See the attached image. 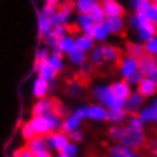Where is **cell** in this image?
<instances>
[{"instance_id":"7c38bea8","label":"cell","mask_w":157,"mask_h":157,"mask_svg":"<svg viewBox=\"0 0 157 157\" xmlns=\"http://www.w3.org/2000/svg\"><path fill=\"white\" fill-rule=\"evenodd\" d=\"M55 109V100L49 99L48 96L37 99L32 107V116H45L47 113L52 112Z\"/></svg>"},{"instance_id":"9f6ffc18","label":"cell","mask_w":157,"mask_h":157,"mask_svg":"<svg viewBox=\"0 0 157 157\" xmlns=\"http://www.w3.org/2000/svg\"><path fill=\"white\" fill-rule=\"evenodd\" d=\"M53 157H68V156H67L64 152H57V153H56V155H55Z\"/></svg>"},{"instance_id":"f35d334b","label":"cell","mask_w":157,"mask_h":157,"mask_svg":"<svg viewBox=\"0 0 157 157\" xmlns=\"http://www.w3.org/2000/svg\"><path fill=\"white\" fill-rule=\"evenodd\" d=\"M143 45H144L145 55H149V56L155 57L157 55V35H155V36L151 37L149 40L143 43Z\"/></svg>"},{"instance_id":"816d5d0a","label":"cell","mask_w":157,"mask_h":157,"mask_svg":"<svg viewBox=\"0 0 157 157\" xmlns=\"http://www.w3.org/2000/svg\"><path fill=\"white\" fill-rule=\"evenodd\" d=\"M33 157H53V155L48 151V149H45V151L39 152V153H36V155H33Z\"/></svg>"},{"instance_id":"91938a15","label":"cell","mask_w":157,"mask_h":157,"mask_svg":"<svg viewBox=\"0 0 157 157\" xmlns=\"http://www.w3.org/2000/svg\"><path fill=\"white\" fill-rule=\"evenodd\" d=\"M133 157H141V156L139 155V153H136V155H135V156H133Z\"/></svg>"},{"instance_id":"8992f818","label":"cell","mask_w":157,"mask_h":157,"mask_svg":"<svg viewBox=\"0 0 157 157\" xmlns=\"http://www.w3.org/2000/svg\"><path fill=\"white\" fill-rule=\"evenodd\" d=\"M117 69H119L120 77L123 80H127L129 76H132L133 73L139 71V60L125 55L117 63Z\"/></svg>"},{"instance_id":"6125c7cd","label":"cell","mask_w":157,"mask_h":157,"mask_svg":"<svg viewBox=\"0 0 157 157\" xmlns=\"http://www.w3.org/2000/svg\"><path fill=\"white\" fill-rule=\"evenodd\" d=\"M147 2H149V3H151V2H152V0H147Z\"/></svg>"},{"instance_id":"2e32d148","label":"cell","mask_w":157,"mask_h":157,"mask_svg":"<svg viewBox=\"0 0 157 157\" xmlns=\"http://www.w3.org/2000/svg\"><path fill=\"white\" fill-rule=\"evenodd\" d=\"M104 25L107 27L108 32L111 35H120L123 33L127 28V21L124 16H117V17H105Z\"/></svg>"},{"instance_id":"5bb4252c","label":"cell","mask_w":157,"mask_h":157,"mask_svg":"<svg viewBox=\"0 0 157 157\" xmlns=\"http://www.w3.org/2000/svg\"><path fill=\"white\" fill-rule=\"evenodd\" d=\"M105 17H117V16H124L125 13V7L121 4L119 0H109V2L101 3Z\"/></svg>"},{"instance_id":"7dc6e473","label":"cell","mask_w":157,"mask_h":157,"mask_svg":"<svg viewBox=\"0 0 157 157\" xmlns=\"http://www.w3.org/2000/svg\"><path fill=\"white\" fill-rule=\"evenodd\" d=\"M121 128L123 127H119V125H112L111 128H109L108 131V136L109 139H111L112 141H119V137H120V133H121Z\"/></svg>"},{"instance_id":"ab89813d","label":"cell","mask_w":157,"mask_h":157,"mask_svg":"<svg viewBox=\"0 0 157 157\" xmlns=\"http://www.w3.org/2000/svg\"><path fill=\"white\" fill-rule=\"evenodd\" d=\"M129 6L135 13H144L145 10L151 6V3L147 0H129Z\"/></svg>"},{"instance_id":"d590c367","label":"cell","mask_w":157,"mask_h":157,"mask_svg":"<svg viewBox=\"0 0 157 157\" xmlns=\"http://www.w3.org/2000/svg\"><path fill=\"white\" fill-rule=\"evenodd\" d=\"M125 127L135 129V131H144L145 127H147V123L141 119L140 115H129L127 119V123H125Z\"/></svg>"},{"instance_id":"681fc988","label":"cell","mask_w":157,"mask_h":157,"mask_svg":"<svg viewBox=\"0 0 157 157\" xmlns=\"http://www.w3.org/2000/svg\"><path fill=\"white\" fill-rule=\"evenodd\" d=\"M51 55V51L48 47H44V48L39 49L37 52V61H45L47 59H48V56Z\"/></svg>"},{"instance_id":"4dcf8cb0","label":"cell","mask_w":157,"mask_h":157,"mask_svg":"<svg viewBox=\"0 0 157 157\" xmlns=\"http://www.w3.org/2000/svg\"><path fill=\"white\" fill-rule=\"evenodd\" d=\"M88 64L91 67H101V65H104L103 48H101V44H96L95 48L88 53Z\"/></svg>"},{"instance_id":"1f68e13d","label":"cell","mask_w":157,"mask_h":157,"mask_svg":"<svg viewBox=\"0 0 157 157\" xmlns=\"http://www.w3.org/2000/svg\"><path fill=\"white\" fill-rule=\"evenodd\" d=\"M125 52H127V56L135 57V59H140L144 52V45L143 43L140 41H129L127 45H125Z\"/></svg>"},{"instance_id":"ba28073f","label":"cell","mask_w":157,"mask_h":157,"mask_svg":"<svg viewBox=\"0 0 157 157\" xmlns=\"http://www.w3.org/2000/svg\"><path fill=\"white\" fill-rule=\"evenodd\" d=\"M137 89L136 91L140 93L144 99H153L157 95V83H155L153 80H151L149 77L144 76L141 78V81L136 85Z\"/></svg>"},{"instance_id":"e575fe53","label":"cell","mask_w":157,"mask_h":157,"mask_svg":"<svg viewBox=\"0 0 157 157\" xmlns=\"http://www.w3.org/2000/svg\"><path fill=\"white\" fill-rule=\"evenodd\" d=\"M52 28H53L52 20H51L49 17H45V16H43L41 13H39L37 15V32H39V35L43 37Z\"/></svg>"},{"instance_id":"f1b7e54d","label":"cell","mask_w":157,"mask_h":157,"mask_svg":"<svg viewBox=\"0 0 157 157\" xmlns=\"http://www.w3.org/2000/svg\"><path fill=\"white\" fill-rule=\"evenodd\" d=\"M139 60V71L141 73L144 75V76H148L149 72H152L153 69L156 68V61H155V57L153 56H149V55H143L140 59H137Z\"/></svg>"},{"instance_id":"d6986e66","label":"cell","mask_w":157,"mask_h":157,"mask_svg":"<svg viewBox=\"0 0 157 157\" xmlns=\"http://www.w3.org/2000/svg\"><path fill=\"white\" fill-rule=\"evenodd\" d=\"M81 121L76 115H73V113H68V115H65L63 117V123H61V129L64 133L67 135H69V133H72L75 131H77V129L81 128Z\"/></svg>"},{"instance_id":"836d02e7","label":"cell","mask_w":157,"mask_h":157,"mask_svg":"<svg viewBox=\"0 0 157 157\" xmlns=\"http://www.w3.org/2000/svg\"><path fill=\"white\" fill-rule=\"evenodd\" d=\"M71 19H72V15H69V13H67L64 11L57 8V12L53 15V17L51 19V20H52L53 27H68Z\"/></svg>"},{"instance_id":"f5cc1de1","label":"cell","mask_w":157,"mask_h":157,"mask_svg":"<svg viewBox=\"0 0 157 157\" xmlns=\"http://www.w3.org/2000/svg\"><path fill=\"white\" fill-rule=\"evenodd\" d=\"M147 77H149L151 80H153L155 83H157V67L152 71V72H149V73H148V76H147Z\"/></svg>"},{"instance_id":"8d00e7d4","label":"cell","mask_w":157,"mask_h":157,"mask_svg":"<svg viewBox=\"0 0 157 157\" xmlns=\"http://www.w3.org/2000/svg\"><path fill=\"white\" fill-rule=\"evenodd\" d=\"M99 3L97 0H75V11L77 13H89V11L93 8V6Z\"/></svg>"},{"instance_id":"cb8c5ba5","label":"cell","mask_w":157,"mask_h":157,"mask_svg":"<svg viewBox=\"0 0 157 157\" xmlns=\"http://www.w3.org/2000/svg\"><path fill=\"white\" fill-rule=\"evenodd\" d=\"M128 113L124 108H117V109H111L108 111V117L107 121L111 123L112 125H119V127H123V125L127 123L128 119Z\"/></svg>"},{"instance_id":"484cf974","label":"cell","mask_w":157,"mask_h":157,"mask_svg":"<svg viewBox=\"0 0 157 157\" xmlns=\"http://www.w3.org/2000/svg\"><path fill=\"white\" fill-rule=\"evenodd\" d=\"M47 63H48L49 67L57 75L61 73V72H64V69H65V61H64V56H63L61 53L51 52L48 59H47Z\"/></svg>"},{"instance_id":"c3c4849f","label":"cell","mask_w":157,"mask_h":157,"mask_svg":"<svg viewBox=\"0 0 157 157\" xmlns=\"http://www.w3.org/2000/svg\"><path fill=\"white\" fill-rule=\"evenodd\" d=\"M148 152L152 157H157V136L149 139L148 141Z\"/></svg>"},{"instance_id":"4316f807","label":"cell","mask_w":157,"mask_h":157,"mask_svg":"<svg viewBox=\"0 0 157 157\" xmlns=\"http://www.w3.org/2000/svg\"><path fill=\"white\" fill-rule=\"evenodd\" d=\"M67 59H68V61L72 65L80 68V67H83V65H85L88 63V53H85V52H83V51L75 48L72 52H69L68 55H67Z\"/></svg>"},{"instance_id":"277c9868","label":"cell","mask_w":157,"mask_h":157,"mask_svg":"<svg viewBox=\"0 0 157 157\" xmlns=\"http://www.w3.org/2000/svg\"><path fill=\"white\" fill-rule=\"evenodd\" d=\"M117 143L123 144L133 151H137L147 144V135L144 131H135V129H131L124 125L121 128V133Z\"/></svg>"},{"instance_id":"d6a6232c","label":"cell","mask_w":157,"mask_h":157,"mask_svg":"<svg viewBox=\"0 0 157 157\" xmlns=\"http://www.w3.org/2000/svg\"><path fill=\"white\" fill-rule=\"evenodd\" d=\"M47 119V123H48V127H49V131L51 132H56V131H60L61 129V123H63V116L59 115L57 112H49L44 116Z\"/></svg>"},{"instance_id":"94428289","label":"cell","mask_w":157,"mask_h":157,"mask_svg":"<svg viewBox=\"0 0 157 157\" xmlns=\"http://www.w3.org/2000/svg\"><path fill=\"white\" fill-rule=\"evenodd\" d=\"M155 61H156V65H157V55L155 56Z\"/></svg>"},{"instance_id":"30bf717a","label":"cell","mask_w":157,"mask_h":157,"mask_svg":"<svg viewBox=\"0 0 157 157\" xmlns=\"http://www.w3.org/2000/svg\"><path fill=\"white\" fill-rule=\"evenodd\" d=\"M140 117L147 124H156L157 125V97H153L151 103L144 105L139 112Z\"/></svg>"},{"instance_id":"8fae6325","label":"cell","mask_w":157,"mask_h":157,"mask_svg":"<svg viewBox=\"0 0 157 157\" xmlns=\"http://www.w3.org/2000/svg\"><path fill=\"white\" fill-rule=\"evenodd\" d=\"M109 87H111V91H112L113 95H115L117 99L121 100V101L127 100L128 96L131 95L132 91H133V88L125 80H123V78H121V80L113 81V83L109 85Z\"/></svg>"},{"instance_id":"6da1fadb","label":"cell","mask_w":157,"mask_h":157,"mask_svg":"<svg viewBox=\"0 0 157 157\" xmlns=\"http://www.w3.org/2000/svg\"><path fill=\"white\" fill-rule=\"evenodd\" d=\"M129 27L135 31V35L140 43H145L157 35V25L152 24L145 17L144 13H135L133 12L129 17Z\"/></svg>"},{"instance_id":"44dd1931","label":"cell","mask_w":157,"mask_h":157,"mask_svg":"<svg viewBox=\"0 0 157 157\" xmlns=\"http://www.w3.org/2000/svg\"><path fill=\"white\" fill-rule=\"evenodd\" d=\"M28 123L32 127L36 136H47L51 132L48 123H47V119L44 116H32Z\"/></svg>"},{"instance_id":"83f0119b","label":"cell","mask_w":157,"mask_h":157,"mask_svg":"<svg viewBox=\"0 0 157 157\" xmlns=\"http://www.w3.org/2000/svg\"><path fill=\"white\" fill-rule=\"evenodd\" d=\"M27 149L32 153L36 155L39 152H43L47 149V143H45V137L44 136H35L31 140L27 141Z\"/></svg>"},{"instance_id":"6f0895ef","label":"cell","mask_w":157,"mask_h":157,"mask_svg":"<svg viewBox=\"0 0 157 157\" xmlns=\"http://www.w3.org/2000/svg\"><path fill=\"white\" fill-rule=\"evenodd\" d=\"M151 4H153V6H156V7H157V0H152Z\"/></svg>"},{"instance_id":"ffe728a7","label":"cell","mask_w":157,"mask_h":157,"mask_svg":"<svg viewBox=\"0 0 157 157\" xmlns=\"http://www.w3.org/2000/svg\"><path fill=\"white\" fill-rule=\"evenodd\" d=\"M51 91V84L48 81L43 80L40 77H36L32 81V87H31V92L32 95L36 97V99H43V97H47L48 93Z\"/></svg>"},{"instance_id":"603a6c76","label":"cell","mask_w":157,"mask_h":157,"mask_svg":"<svg viewBox=\"0 0 157 157\" xmlns=\"http://www.w3.org/2000/svg\"><path fill=\"white\" fill-rule=\"evenodd\" d=\"M89 35H91V37L95 40L96 44H105L107 40L109 39V36H111V33L108 32L104 23H99V24L93 25V28L91 29Z\"/></svg>"},{"instance_id":"ee69618b","label":"cell","mask_w":157,"mask_h":157,"mask_svg":"<svg viewBox=\"0 0 157 157\" xmlns=\"http://www.w3.org/2000/svg\"><path fill=\"white\" fill-rule=\"evenodd\" d=\"M20 133H21V137H23V139L27 140V141L36 136V135H35V132H33V129H32V127L29 125V123H25L24 125H21Z\"/></svg>"},{"instance_id":"e0dca14e","label":"cell","mask_w":157,"mask_h":157,"mask_svg":"<svg viewBox=\"0 0 157 157\" xmlns=\"http://www.w3.org/2000/svg\"><path fill=\"white\" fill-rule=\"evenodd\" d=\"M36 73H37V77H40V78H43V80L48 81L49 84L55 83L56 76H57V73L51 68L49 64L47 63V60L36 63Z\"/></svg>"},{"instance_id":"bcb514c9","label":"cell","mask_w":157,"mask_h":157,"mask_svg":"<svg viewBox=\"0 0 157 157\" xmlns=\"http://www.w3.org/2000/svg\"><path fill=\"white\" fill-rule=\"evenodd\" d=\"M143 77H144V75L141 73L140 71H137V72H135V73L132 75V76H129L125 81H127V83L131 85V87H136V85L141 81V78H143Z\"/></svg>"},{"instance_id":"be15d7a7","label":"cell","mask_w":157,"mask_h":157,"mask_svg":"<svg viewBox=\"0 0 157 157\" xmlns=\"http://www.w3.org/2000/svg\"><path fill=\"white\" fill-rule=\"evenodd\" d=\"M108 157H112V156H108Z\"/></svg>"},{"instance_id":"f6af8a7d","label":"cell","mask_w":157,"mask_h":157,"mask_svg":"<svg viewBox=\"0 0 157 157\" xmlns=\"http://www.w3.org/2000/svg\"><path fill=\"white\" fill-rule=\"evenodd\" d=\"M84 132L81 131V129H77V131H75L72 133H69L68 137H69V141L71 143H75V144H78V143H83L84 141Z\"/></svg>"},{"instance_id":"b9f144b4","label":"cell","mask_w":157,"mask_h":157,"mask_svg":"<svg viewBox=\"0 0 157 157\" xmlns=\"http://www.w3.org/2000/svg\"><path fill=\"white\" fill-rule=\"evenodd\" d=\"M63 152L65 153L68 157H77L78 153H80V149H78V145L75 144V143H69L67 144V147L63 149Z\"/></svg>"},{"instance_id":"f907efd6","label":"cell","mask_w":157,"mask_h":157,"mask_svg":"<svg viewBox=\"0 0 157 157\" xmlns=\"http://www.w3.org/2000/svg\"><path fill=\"white\" fill-rule=\"evenodd\" d=\"M13 157H33V155L25 148V149H17V151H15Z\"/></svg>"},{"instance_id":"11a10c76","label":"cell","mask_w":157,"mask_h":157,"mask_svg":"<svg viewBox=\"0 0 157 157\" xmlns=\"http://www.w3.org/2000/svg\"><path fill=\"white\" fill-rule=\"evenodd\" d=\"M61 2L63 0H44V3L45 4H52V6H59V4H61Z\"/></svg>"},{"instance_id":"7a4b0ae2","label":"cell","mask_w":157,"mask_h":157,"mask_svg":"<svg viewBox=\"0 0 157 157\" xmlns=\"http://www.w3.org/2000/svg\"><path fill=\"white\" fill-rule=\"evenodd\" d=\"M73 115H76L81 121L91 120L95 123H104L108 117V109L101 104H83L75 108Z\"/></svg>"},{"instance_id":"680465c9","label":"cell","mask_w":157,"mask_h":157,"mask_svg":"<svg viewBox=\"0 0 157 157\" xmlns=\"http://www.w3.org/2000/svg\"><path fill=\"white\" fill-rule=\"evenodd\" d=\"M97 2H99V0H97ZM101 3H105V2H109V0H100Z\"/></svg>"},{"instance_id":"74e56055","label":"cell","mask_w":157,"mask_h":157,"mask_svg":"<svg viewBox=\"0 0 157 157\" xmlns=\"http://www.w3.org/2000/svg\"><path fill=\"white\" fill-rule=\"evenodd\" d=\"M89 16L92 17V20L95 21V24H99V23H104L105 15H104L103 7H101L100 3H96V4L93 6V8L89 11Z\"/></svg>"},{"instance_id":"5b68a950","label":"cell","mask_w":157,"mask_h":157,"mask_svg":"<svg viewBox=\"0 0 157 157\" xmlns=\"http://www.w3.org/2000/svg\"><path fill=\"white\" fill-rule=\"evenodd\" d=\"M45 137V143H47V149L52 153L63 152V149L67 147V144L69 143V137L67 133L63 131H56V132H49Z\"/></svg>"},{"instance_id":"60d3db41","label":"cell","mask_w":157,"mask_h":157,"mask_svg":"<svg viewBox=\"0 0 157 157\" xmlns=\"http://www.w3.org/2000/svg\"><path fill=\"white\" fill-rule=\"evenodd\" d=\"M144 15H145V17H147L148 20L152 23V24L157 25V7H156V6L151 4L147 10H145Z\"/></svg>"},{"instance_id":"ac0fdd59","label":"cell","mask_w":157,"mask_h":157,"mask_svg":"<svg viewBox=\"0 0 157 157\" xmlns=\"http://www.w3.org/2000/svg\"><path fill=\"white\" fill-rule=\"evenodd\" d=\"M75 44H76V48L77 49L83 51V52H85V53H89L93 48H95L96 43L91 37V35H89V33H81V32H78L76 36H75Z\"/></svg>"},{"instance_id":"7402d4cb","label":"cell","mask_w":157,"mask_h":157,"mask_svg":"<svg viewBox=\"0 0 157 157\" xmlns=\"http://www.w3.org/2000/svg\"><path fill=\"white\" fill-rule=\"evenodd\" d=\"M75 25L81 33H89L95 25V21L89 16V13H76L75 16Z\"/></svg>"},{"instance_id":"4fadbf2b","label":"cell","mask_w":157,"mask_h":157,"mask_svg":"<svg viewBox=\"0 0 157 157\" xmlns=\"http://www.w3.org/2000/svg\"><path fill=\"white\" fill-rule=\"evenodd\" d=\"M76 48V44H75V36L71 33H65L64 36H61L59 39L56 47L53 48L52 52H57V53H61L63 56L64 55H68L69 52Z\"/></svg>"},{"instance_id":"9c48e42d","label":"cell","mask_w":157,"mask_h":157,"mask_svg":"<svg viewBox=\"0 0 157 157\" xmlns=\"http://www.w3.org/2000/svg\"><path fill=\"white\" fill-rule=\"evenodd\" d=\"M101 48H103V60H104V65H113L117 64L119 60L121 59V51L119 47L113 45V44H101Z\"/></svg>"},{"instance_id":"db71d44e","label":"cell","mask_w":157,"mask_h":157,"mask_svg":"<svg viewBox=\"0 0 157 157\" xmlns=\"http://www.w3.org/2000/svg\"><path fill=\"white\" fill-rule=\"evenodd\" d=\"M80 71H81V73L87 75V73L89 72V71H91V65H89V64H88V63H87V64H85V65H83V67H80Z\"/></svg>"},{"instance_id":"52a82bcc","label":"cell","mask_w":157,"mask_h":157,"mask_svg":"<svg viewBox=\"0 0 157 157\" xmlns=\"http://www.w3.org/2000/svg\"><path fill=\"white\" fill-rule=\"evenodd\" d=\"M145 105V99L137 91H132L128 99L124 101V109L128 115H137Z\"/></svg>"},{"instance_id":"f546056e","label":"cell","mask_w":157,"mask_h":157,"mask_svg":"<svg viewBox=\"0 0 157 157\" xmlns=\"http://www.w3.org/2000/svg\"><path fill=\"white\" fill-rule=\"evenodd\" d=\"M136 151H133V149L125 147L123 144H113L111 148H109V156L112 157H133L136 155Z\"/></svg>"},{"instance_id":"9a60e30c","label":"cell","mask_w":157,"mask_h":157,"mask_svg":"<svg viewBox=\"0 0 157 157\" xmlns=\"http://www.w3.org/2000/svg\"><path fill=\"white\" fill-rule=\"evenodd\" d=\"M65 33H68V27H53L47 35L43 36V41H44L45 47L48 48H55L59 41V39L64 36Z\"/></svg>"},{"instance_id":"3957f363","label":"cell","mask_w":157,"mask_h":157,"mask_svg":"<svg viewBox=\"0 0 157 157\" xmlns=\"http://www.w3.org/2000/svg\"><path fill=\"white\" fill-rule=\"evenodd\" d=\"M92 96L97 104H101L108 111L117 108H124V101L119 100L111 91V87L107 84H97L92 88Z\"/></svg>"},{"instance_id":"7bdbcfd3","label":"cell","mask_w":157,"mask_h":157,"mask_svg":"<svg viewBox=\"0 0 157 157\" xmlns=\"http://www.w3.org/2000/svg\"><path fill=\"white\" fill-rule=\"evenodd\" d=\"M57 8H59V7L52 6V4H44L41 7V10H40V12H39V13H41L43 16H45V17L52 19L53 15L57 12Z\"/></svg>"},{"instance_id":"d4e9b609","label":"cell","mask_w":157,"mask_h":157,"mask_svg":"<svg viewBox=\"0 0 157 157\" xmlns=\"http://www.w3.org/2000/svg\"><path fill=\"white\" fill-rule=\"evenodd\" d=\"M65 93L68 97H71V99L77 100V99H80V97L84 96L85 88L80 81H69V83L65 85Z\"/></svg>"}]
</instances>
